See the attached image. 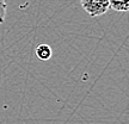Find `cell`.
<instances>
[{"instance_id": "cell-1", "label": "cell", "mask_w": 129, "mask_h": 124, "mask_svg": "<svg viewBox=\"0 0 129 124\" xmlns=\"http://www.w3.org/2000/svg\"><path fill=\"white\" fill-rule=\"evenodd\" d=\"M84 11L91 17H99L110 9L109 0H80Z\"/></svg>"}, {"instance_id": "cell-2", "label": "cell", "mask_w": 129, "mask_h": 124, "mask_svg": "<svg viewBox=\"0 0 129 124\" xmlns=\"http://www.w3.org/2000/svg\"><path fill=\"white\" fill-rule=\"evenodd\" d=\"M36 56L42 61H47L49 60L53 55V51H51V48L48 44H40V46L36 48Z\"/></svg>"}, {"instance_id": "cell-3", "label": "cell", "mask_w": 129, "mask_h": 124, "mask_svg": "<svg viewBox=\"0 0 129 124\" xmlns=\"http://www.w3.org/2000/svg\"><path fill=\"white\" fill-rule=\"evenodd\" d=\"M109 6L117 12H127L129 11V0H109Z\"/></svg>"}, {"instance_id": "cell-4", "label": "cell", "mask_w": 129, "mask_h": 124, "mask_svg": "<svg viewBox=\"0 0 129 124\" xmlns=\"http://www.w3.org/2000/svg\"><path fill=\"white\" fill-rule=\"evenodd\" d=\"M6 10H7V5L5 0H0V24L4 23L5 17H6Z\"/></svg>"}]
</instances>
